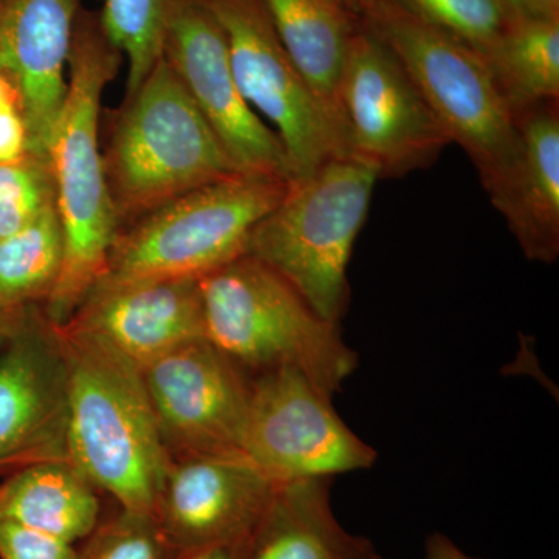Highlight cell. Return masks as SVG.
Here are the masks:
<instances>
[{
	"label": "cell",
	"mask_w": 559,
	"mask_h": 559,
	"mask_svg": "<svg viewBox=\"0 0 559 559\" xmlns=\"http://www.w3.org/2000/svg\"><path fill=\"white\" fill-rule=\"evenodd\" d=\"M559 102L514 114L520 165L495 207L530 261L551 264L559 255Z\"/></svg>",
	"instance_id": "e0dca14e"
},
{
	"label": "cell",
	"mask_w": 559,
	"mask_h": 559,
	"mask_svg": "<svg viewBox=\"0 0 559 559\" xmlns=\"http://www.w3.org/2000/svg\"><path fill=\"white\" fill-rule=\"evenodd\" d=\"M242 452L275 484L369 469L378 459L333 396L293 367L252 374Z\"/></svg>",
	"instance_id": "30bf717a"
},
{
	"label": "cell",
	"mask_w": 559,
	"mask_h": 559,
	"mask_svg": "<svg viewBox=\"0 0 559 559\" xmlns=\"http://www.w3.org/2000/svg\"><path fill=\"white\" fill-rule=\"evenodd\" d=\"M219 22L235 80L253 112L277 134L293 179L334 157L344 143L280 40L263 0H201Z\"/></svg>",
	"instance_id": "9c48e42d"
},
{
	"label": "cell",
	"mask_w": 559,
	"mask_h": 559,
	"mask_svg": "<svg viewBox=\"0 0 559 559\" xmlns=\"http://www.w3.org/2000/svg\"><path fill=\"white\" fill-rule=\"evenodd\" d=\"M0 520L75 544L102 521L100 499L68 460L36 463L0 481Z\"/></svg>",
	"instance_id": "ffe728a7"
},
{
	"label": "cell",
	"mask_w": 559,
	"mask_h": 559,
	"mask_svg": "<svg viewBox=\"0 0 559 559\" xmlns=\"http://www.w3.org/2000/svg\"><path fill=\"white\" fill-rule=\"evenodd\" d=\"M0 353V476L68 460V366L43 311L28 312Z\"/></svg>",
	"instance_id": "4fadbf2b"
},
{
	"label": "cell",
	"mask_w": 559,
	"mask_h": 559,
	"mask_svg": "<svg viewBox=\"0 0 559 559\" xmlns=\"http://www.w3.org/2000/svg\"><path fill=\"white\" fill-rule=\"evenodd\" d=\"M412 16L484 55L511 14L500 0H395Z\"/></svg>",
	"instance_id": "cb8c5ba5"
},
{
	"label": "cell",
	"mask_w": 559,
	"mask_h": 559,
	"mask_svg": "<svg viewBox=\"0 0 559 559\" xmlns=\"http://www.w3.org/2000/svg\"><path fill=\"white\" fill-rule=\"evenodd\" d=\"M242 175L293 180L286 151L242 97L219 22L201 0H178L164 53Z\"/></svg>",
	"instance_id": "7c38bea8"
},
{
	"label": "cell",
	"mask_w": 559,
	"mask_h": 559,
	"mask_svg": "<svg viewBox=\"0 0 559 559\" xmlns=\"http://www.w3.org/2000/svg\"><path fill=\"white\" fill-rule=\"evenodd\" d=\"M334 477L283 481L250 533L245 559H380L366 536L353 535L331 506Z\"/></svg>",
	"instance_id": "ac0fdd59"
},
{
	"label": "cell",
	"mask_w": 559,
	"mask_h": 559,
	"mask_svg": "<svg viewBox=\"0 0 559 559\" xmlns=\"http://www.w3.org/2000/svg\"><path fill=\"white\" fill-rule=\"evenodd\" d=\"M179 555L156 518L121 509L116 516L98 522L79 549V559H176Z\"/></svg>",
	"instance_id": "484cf974"
},
{
	"label": "cell",
	"mask_w": 559,
	"mask_h": 559,
	"mask_svg": "<svg viewBox=\"0 0 559 559\" xmlns=\"http://www.w3.org/2000/svg\"><path fill=\"white\" fill-rule=\"evenodd\" d=\"M142 374L171 457L245 455L252 374L207 337L173 348Z\"/></svg>",
	"instance_id": "8fae6325"
},
{
	"label": "cell",
	"mask_w": 559,
	"mask_h": 559,
	"mask_svg": "<svg viewBox=\"0 0 559 559\" xmlns=\"http://www.w3.org/2000/svg\"><path fill=\"white\" fill-rule=\"evenodd\" d=\"M289 182L238 173L153 210L119 230L94 289L201 278L245 255L250 234L282 201Z\"/></svg>",
	"instance_id": "52a82bcc"
},
{
	"label": "cell",
	"mask_w": 559,
	"mask_h": 559,
	"mask_svg": "<svg viewBox=\"0 0 559 559\" xmlns=\"http://www.w3.org/2000/svg\"><path fill=\"white\" fill-rule=\"evenodd\" d=\"M66 322L102 337L140 370L173 348L205 337L198 278L95 288Z\"/></svg>",
	"instance_id": "2e32d148"
},
{
	"label": "cell",
	"mask_w": 559,
	"mask_h": 559,
	"mask_svg": "<svg viewBox=\"0 0 559 559\" xmlns=\"http://www.w3.org/2000/svg\"><path fill=\"white\" fill-rule=\"evenodd\" d=\"M103 160L119 230L240 173L164 57L124 97Z\"/></svg>",
	"instance_id": "277c9868"
},
{
	"label": "cell",
	"mask_w": 559,
	"mask_h": 559,
	"mask_svg": "<svg viewBox=\"0 0 559 559\" xmlns=\"http://www.w3.org/2000/svg\"><path fill=\"white\" fill-rule=\"evenodd\" d=\"M121 60L100 13L81 9L69 55L68 92L47 145L62 230V264L43 314L57 325L100 282L119 234L103 160L100 116L103 95Z\"/></svg>",
	"instance_id": "6da1fadb"
},
{
	"label": "cell",
	"mask_w": 559,
	"mask_h": 559,
	"mask_svg": "<svg viewBox=\"0 0 559 559\" xmlns=\"http://www.w3.org/2000/svg\"><path fill=\"white\" fill-rule=\"evenodd\" d=\"M360 21L403 62L450 143L468 154L492 205L499 204L516 175L521 139L480 55L395 0H367Z\"/></svg>",
	"instance_id": "5b68a950"
},
{
	"label": "cell",
	"mask_w": 559,
	"mask_h": 559,
	"mask_svg": "<svg viewBox=\"0 0 559 559\" xmlns=\"http://www.w3.org/2000/svg\"><path fill=\"white\" fill-rule=\"evenodd\" d=\"M205 337L250 374L293 367L333 396L358 355L278 272L241 255L198 278Z\"/></svg>",
	"instance_id": "3957f363"
},
{
	"label": "cell",
	"mask_w": 559,
	"mask_h": 559,
	"mask_svg": "<svg viewBox=\"0 0 559 559\" xmlns=\"http://www.w3.org/2000/svg\"><path fill=\"white\" fill-rule=\"evenodd\" d=\"M380 559H382V557Z\"/></svg>",
	"instance_id": "e575fe53"
},
{
	"label": "cell",
	"mask_w": 559,
	"mask_h": 559,
	"mask_svg": "<svg viewBox=\"0 0 559 559\" xmlns=\"http://www.w3.org/2000/svg\"><path fill=\"white\" fill-rule=\"evenodd\" d=\"M3 108L21 109V100L20 94L14 90L13 84L0 73V109Z\"/></svg>",
	"instance_id": "d6a6232c"
},
{
	"label": "cell",
	"mask_w": 559,
	"mask_h": 559,
	"mask_svg": "<svg viewBox=\"0 0 559 559\" xmlns=\"http://www.w3.org/2000/svg\"><path fill=\"white\" fill-rule=\"evenodd\" d=\"M340 108L348 157L380 179L428 168L450 145L403 62L364 21L349 44Z\"/></svg>",
	"instance_id": "ba28073f"
},
{
	"label": "cell",
	"mask_w": 559,
	"mask_h": 559,
	"mask_svg": "<svg viewBox=\"0 0 559 559\" xmlns=\"http://www.w3.org/2000/svg\"><path fill=\"white\" fill-rule=\"evenodd\" d=\"M55 205L49 160L28 154L0 165V240L9 238Z\"/></svg>",
	"instance_id": "d4e9b609"
},
{
	"label": "cell",
	"mask_w": 559,
	"mask_h": 559,
	"mask_svg": "<svg viewBox=\"0 0 559 559\" xmlns=\"http://www.w3.org/2000/svg\"><path fill=\"white\" fill-rule=\"evenodd\" d=\"M378 179L369 165L334 157L290 180L250 234L246 255L288 280L323 319L341 323L349 301V259Z\"/></svg>",
	"instance_id": "8992f818"
},
{
	"label": "cell",
	"mask_w": 559,
	"mask_h": 559,
	"mask_svg": "<svg viewBox=\"0 0 559 559\" xmlns=\"http://www.w3.org/2000/svg\"><path fill=\"white\" fill-rule=\"evenodd\" d=\"M28 310H0V345L5 344L7 341L20 330L24 320L27 319Z\"/></svg>",
	"instance_id": "1f68e13d"
},
{
	"label": "cell",
	"mask_w": 559,
	"mask_h": 559,
	"mask_svg": "<svg viewBox=\"0 0 559 559\" xmlns=\"http://www.w3.org/2000/svg\"><path fill=\"white\" fill-rule=\"evenodd\" d=\"M290 61L344 143L340 108L342 73L359 21L333 0H263Z\"/></svg>",
	"instance_id": "d6986e66"
},
{
	"label": "cell",
	"mask_w": 559,
	"mask_h": 559,
	"mask_svg": "<svg viewBox=\"0 0 559 559\" xmlns=\"http://www.w3.org/2000/svg\"><path fill=\"white\" fill-rule=\"evenodd\" d=\"M81 9V0H0V73L20 94L31 154L46 159Z\"/></svg>",
	"instance_id": "9a60e30c"
},
{
	"label": "cell",
	"mask_w": 559,
	"mask_h": 559,
	"mask_svg": "<svg viewBox=\"0 0 559 559\" xmlns=\"http://www.w3.org/2000/svg\"><path fill=\"white\" fill-rule=\"evenodd\" d=\"M480 57L513 116L559 102V17L511 16Z\"/></svg>",
	"instance_id": "44dd1931"
},
{
	"label": "cell",
	"mask_w": 559,
	"mask_h": 559,
	"mask_svg": "<svg viewBox=\"0 0 559 559\" xmlns=\"http://www.w3.org/2000/svg\"><path fill=\"white\" fill-rule=\"evenodd\" d=\"M62 230L57 207L0 240V310H28L49 299L60 277Z\"/></svg>",
	"instance_id": "7402d4cb"
},
{
	"label": "cell",
	"mask_w": 559,
	"mask_h": 559,
	"mask_svg": "<svg viewBox=\"0 0 559 559\" xmlns=\"http://www.w3.org/2000/svg\"><path fill=\"white\" fill-rule=\"evenodd\" d=\"M31 154L27 124L20 108L0 109V165L16 164Z\"/></svg>",
	"instance_id": "83f0119b"
},
{
	"label": "cell",
	"mask_w": 559,
	"mask_h": 559,
	"mask_svg": "<svg viewBox=\"0 0 559 559\" xmlns=\"http://www.w3.org/2000/svg\"><path fill=\"white\" fill-rule=\"evenodd\" d=\"M0 559H79L75 544L0 520Z\"/></svg>",
	"instance_id": "4316f807"
},
{
	"label": "cell",
	"mask_w": 559,
	"mask_h": 559,
	"mask_svg": "<svg viewBox=\"0 0 559 559\" xmlns=\"http://www.w3.org/2000/svg\"><path fill=\"white\" fill-rule=\"evenodd\" d=\"M337 5L342 7L345 11H348L356 20H362L364 10H366L367 0H333Z\"/></svg>",
	"instance_id": "836d02e7"
},
{
	"label": "cell",
	"mask_w": 559,
	"mask_h": 559,
	"mask_svg": "<svg viewBox=\"0 0 559 559\" xmlns=\"http://www.w3.org/2000/svg\"><path fill=\"white\" fill-rule=\"evenodd\" d=\"M511 16L559 17V0H500Z\"/></svg>",
	"instance_id": "f1b7e54d"
},
{
	"label": "cell",
	"mask_w": 559,
	"mask_h": 559,
	"mask_svg": "<svg viewBox=\"0 0 559 559\" xmlns=\"http://www.w3.org/2000/svg\"><path fill=\"white\" fill-rule=\"evenodd\" d=\"M275 484L246 455H180L157 499V524L179 554L248 538Z\"/></svg>",
	"instance_id": "5bb4252c"
},
{
	"label": "cell",
	"mask_w": 559,
	"mask_h": 559,
	"mask_svg": "<svg viewBox=\"0 0 559 559\" xmlns=\"http://www.w3.org/2000/svg\"><path fill=\"white\" fill-rule=\"evenodd\" d=\"M176 3L178 0H105L103 28L128 61L124 97L138 90L160 60Z\"/></svg>",
	"instance_id": "603a6c76"
},
{
	"label": "cell",
	"mask_w": 559,
	"mask_h": 559,
	"mask_svg": "<svg viewBox=\"0 0 559 559\" xmlns=\"http://www.w3.org/2000/svg\"><path fill=\"white\" fill-rule=\"evenodd\" d=\"M425 559H479L465 554L443 533H432L426 538Z\"/></svg>",
	"instance_id": "4dcf8cb0"
},
{
	"label": "cell",
	"mask_w": 559,
	"mask_h": 559,
	"mask_svg": "<svg viewBox=\"0 0 559 559\" xmlns=\"http://www.w3.org/2000/svg\"><path fill=\"white\" fill-rule=\"evenodd\" d=\"M51 326L68 366V462L121 510L154 516L171 455L142 370L90 331Z\"/></svg>",
	"instance_id": "7a4b0ae2"
},
{
	"label": "cell",
	"mask_w": 559,
	"mask_h": 559,
	"mask_svg": "<svg viewBox=\"0 0 559 559\" xmlns=\"http://www.w3.org/2000/svg\"><path fill=\"white\" fill-rule=\"evenodd\" d=\"M249 536L245 539L234 540V543L218 544V546L186 551V554H180L176 559H245Z\"/></svg>",
	"instance_id": "f546056e"
}]
</instances>
